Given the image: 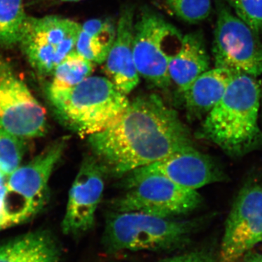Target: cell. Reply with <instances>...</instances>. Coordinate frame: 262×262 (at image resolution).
Returning <instances> with one entry per match:
<instances>
[{
    "mask_svg": "<svg viewBox=\"0 0 262 262\" xmlns=\"http://www.w3.org/2000/svg\"><path fill=\"white\" fill-rule=\"evenodd\" d=\"M88 140L105 173L115 177L194 146L178 113L156 94L130 101L111 125Z\"/></svg>",
    "mask_w": 262,
    "mask_h": 262,
    "instance_id": "1",
    "label": "cell"
},
{
    "mask_svg": "<svg viewBox=\"0 0 262 262\" xmlns=\"http://www.w3.org/2000/svg\"><path fill=\"white\" fill-rule=\"evenodd\" d=\"M261 84L256 77L235 74L220 101L206 115L202 137L232 157H242L262 146L258 125Z\"/></svg>",
    "mask_w": 262,
    "mask_h": 262,
    "instance_id": "2",
    "label": "cell"
},
{
    "mask_svg": "<svg viewBox=\"0 0 262 262\" xmlns=\"http://www.w3.org/2000/svg\"><path fill=\"white\" fill-rule=\"evenodd\" d=\"M46 94L58 120L82 137L104 130L130 102L107 77L100 76H90L69 89L48 87Z\"/></svg>",
    "mask_w": 262,
    "mask_h": 262,
    "instance_id": "3",
    "label": "cell"
},
{
    "mask_svg": "<svg viewBox=\"0 0 262 262\" xmlns=\"http://www.w3.org/2000/svg\"><path fill=\"white\" fill-rule=\"evenodd\" d=\"M193 229V222L189 221L113 211L106 217L103 245L110 254L171 251L188 244Z\"/></svg>",
    "mask_w": 262,
    "mask_h": 262,
    "instance_id": "4",
    "label": "cell"
},
{
    "mask_svg": "<svg viewBox=\"0 0 262 262\" xmlns=\"http://www.w3.org/2000/svg\"><path fill=\"white\" fill-rule=\"evenodd\" d=\"M67 147V139L52 143L5 180V206L10 227L32 220L47 203L49 184Z\"/></svg>",
    "mask_w": 262,
    "mask_h": 262,
    "instance_id": "5",
    "label": "cell"
},
{
    "mask_svg": "<svg viewBox=\"0 0 262 262\" xmlns=\"http://www.w3.org/2000/svg\"><path fill=\"white\" fill-rule=\"evenodd\" d=\"M183 35L158 13L144 9L134 23V60L140 77L159 89L171 84L168 66Z\"/></svg>",
    "mask_w": 262,
    "mask_h": 262,
    "instance_id": "6",
    "label": "cell"
},
{
    "mask_svg": "<svg viewBox=\"0 0 262 262\" xmlns=\"http://www.w3.org/2000/svg\"><path fill=\"white\" fill-rule=\"evenodd\" d=\"M125 184L126 193L113 202L114 211L173 218L191 213L202 203L198 191L181 187L158 174L127 176Z\"/></svg>",
    "mask_w": 262,
    "mask_h": 262,
    "instance_id": "7",
    "label": "cell"
},
{
    "mask_svg": "<svg viewBox=\"0 0 262 262\" xmlns=\"http://www.w3.org/2000/svg\"><path fill=\"white\" fill-rule=\"evenodd\" d=\"M80 27L75 20L57 15H28L18 45L34 70L42 75H52L75 49Z\"/></svg>",
    "mask_w": 262,
    "mask_h": 262,
    "instance_id": "8",
    "label": "cell"
},
{
    "mask_svg": "<svg viewBox=\"0 0 262 262\" xmlns=\"http://www.w3.org/2000/svg\"><path fill=\"white\" fill-rule=\"evenodd\" d=\"M215 67L236 74H262V42L258 33L226 7H220L213 37Z\"/></svg>",
    "mask_w": 262,
    "mask_h": 262,
    "instance_id": "9",
    "label": "cell"
},
{
    "mask_svg": "<svg viewBox=\"0 0 262 262\" xmlns=\"http://www.w3.org/2000/svg\"><path fill=\"white\" fill-rule=\"evenodd\" d=\"M46 110L11 66L0 58V125L22 139L44 136Z\"/></svg>",
    "mask_w": 262,
    "mask_h": 262,
    "instance_id": "10",
    "label": "cell"
},
{
    "mask_svg": "<svg viewBox=\"0 0 262 262\" xmlns=\"http://www.w3.org/2000/svg\"><path fill=\"white\" fill-rule=\"evenodd\" d=\"M262 241V184L239 192L226 222L218 262H238Z\"/></svg>",
    "mask_w": 262,
    "mask_h": 262,
    "instance_id": "11",
    "label": "cell"
},
{
    "mask_svg": "<svg viewBox=\"0 0 262 262\" xmlns=\"http://www.w3.org/2000/svg\"><path fill=\"white\" fill-rule=\"evenodd\" d=\"M104 170L94 156L84 158L72 183L61 227L63 233L79 235L94 227L104 189Z\"/></svg>",
    "mask_w": 262,
    "mask_h": 262,
    "instance_id": "12",
    "label": "cell"
},
{
    "mask_svg": "<svg viewBox=\"0 0 262 262\" xmlns=\"http://www.w3.org/2000/svg\"><path fill=\"white\" fill-rule=\"evenodd\" d=\"M146 174H158L181 187L193 190L220 182L223 178V174L214 162L194 146L133 170L127 176L138 177Z\"/></svg>",
    "mask_w": 262,
    "mask_h": 262,
    "instance_id": "13",
    "label": "cell"
},
{
    "mask_svg": "<svg viewBox=\"0 0 262 262\" xmlns=\"http://www.w3.org/2000/svg\"><path fill=\"white\" fill-rule=\"evenodd\" d=\"M134 23L132 7L122 8L116 24L115 40L103 62L106 77L125 95L132 92L140 82L134 60Z\"/></svg>",
    "mask_w": 262,
    "mask_h": 262,
    "instance_id": "14",
    "label": "cell"
},
{
    "mask_svg": "<svg viewBox=\"0 0 262 262\" xmlns=\"http://www.w3.org/2000/svg\"><path fill=\"white\" fill-rule=\"evenodd\" d=\"M210 58L201 32L183 36L182 44L168 66L171 82L184 94L203 72L209 70Z\"/></svg>",
    "mask_w": 262,
    "mask_h": 262,
    "instance_id": "15",
    "label": "cell"
},
{
    "mask_svg": "<svg viewBox=\"0 0 262 262\" xmlns=\"http://www.w3.org/2000/svg\"><path fill=\"white\" fill-rule=\"evenodd\" d=\"M235 74L227 69L215 67L200 75L183 94L190 115L206 116L225 94Z\"/></svg>",
    "mask_w": 262,
    "mask_h": 262,
    "instance_id": "16",
    "label": "cell"
},
{
    "mask_svg": "<svg viewBox=\"0 0 262 262\" xmlns=\"http://www.w3.org/2000/svg\"><path fill=\"white\" fill-rule=\"evenodd\" d=\"M58 245L47 232H31L0 246V262H59Z\"/></svg>",
    "mask_w": 262,
    "mask_h": 262,
    "instance_id": "17",
    "label": "cell"
},
{
    "mask_svg": "<svg viewBox=\"0 0 262 262\" xmlns=\"http://www.w3.org/2000/svg\"><path fill=\"white\" fill-rule=\"evenodd\" d=\"M116 25L108 19L94 18L81 25L75 50L93 63L102 64L113 46Z\"/></svg>",
    "mask_w": 262,
    "mask_h": 262,
    "instance_id": "18",
    "label": "cell"
},
{
    "mask_svg": "<svg viewBox=\"0 0 262 262\" xmlns=\"http://www.w3.org/2000/svg\"><path fill=\"white\" fill-rule=\"evenodd\" d=\"M95 63L76 50L69 53L53 70V80L48 87L66 89L73 87L92 75Z\"/></svg>",
    "mask_w": 262,
    "mask_h": 262,
    "instance_id": "19",
    "label": "cell"
},
{
    "mask_svg": "<svg viewBox=\"0 0 262 262\" xmlns=\"http://www.w3.org/2000/svg\"><path fill=\"white\" fill-rule=\"evenodd\" d=\"M27 17L24 0H0V47L19 44Z\"/></svg>",
    "mask_w": 262,
    "mask_h": 262,
    "instance_id": "20",
    "label": "cell"
},
{
    "mask_svg": "<svg viewBox=\"0 0 262 262\" xmlns=\"http://www.w3.org/2000/svg\"><path fill=\"white\" fill-rule=\"evenodd\" d=\"M159 2L170 15L191 24L203 21L211 13V0H159Z\"/></svg>",
    "mask_w": 262,
    "mask_h": 262,
    "instance_id": "21",
    "label": "cell"
},
{
    "mask_svg": "<svg viewBox=\"0 0 262 262\" xmlns=\"http://www.w3.org/2000/svg\"><path fill=\"white\" fill-rule=\"evenodd\" d=\"M24 139L0 125V173L8 177L21 165Z\"/></svg>",
    "mask_w": 262,
    "mask_h": 262,
    "instance_id": "22",
    "label": "cell"
},
{
    "mask_svg": "<svg viewBox=\"0 0 262 262\" xmlns=\"http://www.w3.org/2000/svg\"><path fill=\"white\" fill-rule=\"evenodd\" d=\"M234 14L255 32H262V0H227Z\"/></svg>",
    "mask_w": 262,
    "mask_h": 262,
    "instance_id": "23",
    "label": "cell"
},
{
    "mask_svg": "<svg viewBox=\"0 0 262 262\" xmlns=\"http://www.w3.org/2000/svg\"><path fill=\"white\" fill-rule=\"evenodd\" d=\"M158 262H215L211 253L203 250L189 251Z\"/></svg>",
    "mask_w": 262,
    "mask_h": 262,
    "instance_id": "24",
    "label": "cell"
},
{
    "mask_svg": "<svg viewBox=\"0 0 262 262\" xmlns=\"http://www.w3.org/2000/svg\"><path fill=\"white\" fill-rule=\"evenodd\" d=\"M5 182L0 184V231L10 228L8 216L5 211Z\"/></svg>",
    "mask_w": 262,
    "mask_h": 262,
    "instance_id": "25",
    "label": "cell"
},
{
    "mask_svg": "<svg viewBox=\"0 0 262 262\" xmlns=\"http://www.w3.org/2000/svg\"><path fill=\"white\" fill-rule=\"evenodd\" d=\"M243 262H262V255L258 253H254V254L247 253Z\"/></svg>",
    "mask_w": 262,
    "mask_h": 262,
    "instance_id": "26",
    "label": "cell"
},
{
    "mask_svg": "<svg viewBox=\"0 0 262 262\" xmlns=\"http://www.w3.org/2000/svg\"><path fill=\"white\" fill-rule=\"evenodd\" d=\"M45 1L61 2V3H73V2L82 1V0H45Z\"/></svg>",
    "mask_w": 262,
    "mask_h": 262,
    "instance_id": "27",
    "label": "cell"
},
{
    "mask_svg": "<svg viewBox=\"0 0 262 262\" xmlns=\"http://www.w3.org/2000/svg\"><path fill=\"white\" fill-rule=\"evenodd\" d=\"M7 177H5V176H3V174L0 173V184L2 183L5 182V179H6Z\"/></svg>",
    "mask_w": 262,
    "mask_h": 262,
    "instance_id": "28",
    "label": "cell"
}]
</instances>
